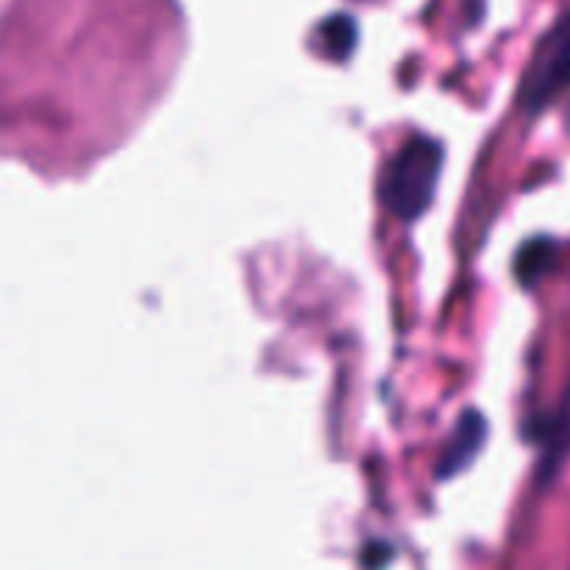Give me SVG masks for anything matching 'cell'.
<instances>
[{"label": "cell", "instance_id": "5b68a950", "mask_svg": "<svg viewBox=\"0 0 570 570\" xmlns=\"http://www.w3.org/2000/svg\"><path fill=\"white\" fill-rule=\"evenodd\" d=\"M557 254V243L551 237H534L518 250V259H515V276L523 287H534L546 273L554 267Z\"/></svg>", "mask_w": 570, "mask_h": 570}, {"label": "cell", "instance_id": "7a4b0ae2", "mask_svg": "<svg viewBox=\"0 0 570 570\" xmlns=\"http://www.w3.org/2000/svg\"><path fill=\"white\" fill-rule=\"evenodd\" d=\"M570 87V14L562 17L554 31L540 45L534 65L523 81V106L543 109L562 89Z\"/></svg>", "mask_w": 570, "mask_h": 570}, {"label": "cell", "instance_id": "3957f363", "mask_svg": "<svg viewBox=\"0 0 570 570\" xmlns=\"http://www.w3.org/2000/svg\"><path fill=\"white\" fill-rule=\"evenodd\" d=\"M532 438L540 445V451H543L540 454V479L549 482L551 476L560 473L562 462L570 456V379L557 410L534 423Z\"/></svg>", "mask_w": 570, "mask_h": 570}, {"label": "cell", "instance_id": "8992f818", "mask_svg": "<svg viewBox=\"0 0 570 570\" xmlns=\"http://www.w3.org/2000/svg\"><path fill=\"white\" fill-rule=\"evenodd\" d=\"M321 42L332 59L345 61L356 48V22L348 14L328 17L321 26Z\"/></svg>", "mask_w": 570, "mask_h": 570}, {"label": "cell", "instance_id": "6da1fadb", "mask_svg": "<svg viewBox=\"0 0 570 570\" xmlns=\"http://www.w3.org/2000/svg\"><path fill=\"white\" fill-rule=\"evenodd\" d=\"M443 170V145L432 137H412L382 176V200L401 220H417L432 206Z\"/></svg>", "mask_w": 570, "mask_h": 570}, {"label": "cell", "instance_id": "277c9868", "mask_svg": "<svg viewBox=\"0 0 570 570\" xmlns=\"http://www.w3.org/2000/svg\"><path fill=\"white\" fill-rule=\"evenodd\" d=\"M484 438H488V423H484V417L476 410L462 412L460 423H456L454 434H451L449 445H445L443 456H440L438 476L451 479L460 471H465L476 460L479 451H482Z\"/></svg>", "mask_w": 570, "mask_h": 570}]
</instances>
